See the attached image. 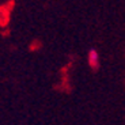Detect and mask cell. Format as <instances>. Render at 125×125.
Instances as JSON below:
<instances>
[{"instance_id":"cell-1","label":"cell","mask_w":125,"mask_h":125,"mask_svg":"<svg viewBox=\"0 0 125 125\" xmlns=\"http://www.w3.org/2000/svg\"><path fill=\"white\" fill-rule=\"evenodd\" d=\"M88 62H90L91 68L97 69L99 67V54L95 49H91L90 53H88Z\"/></svg>"}]
</instances>
